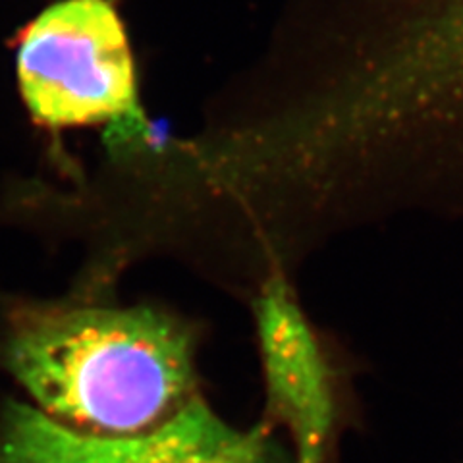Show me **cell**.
<instances>
[{
  "label": "cell",
  "mask_w": 463,
  "mask_h": 463,
  "mask_svg": "<svg viewBox=\"0 0 463 463\" xmlns=\"http://www.w3.org/2000/svg\"><path fill=\"white\" fill-rule=\"evenodd\" d=\"M197 335L153 306H47L18 313L6 365L39 411L97 437L165 425L197 392Z\"/></svg>",
  "instance_id": "cell-1"
},
{
  "label": "cell",
  "mask_w": 463,
  "mask_h": 463,
  "mask_svg": "<svg viewBox=\"0 0 463 463\" xmlns=\"http://www.w3.org/2000/svg\"><path fill=\"white\" fill-rule=\"evenodd\" d=\"M18 80L43 124H141L132 54L107 0H64L43 12L20 41Z\"/></svg>",
  "instance_id": "cell-2"
},
{
  "label": "cell",
  "mask_w": 463,
  "mask_h": 463,
  "mask_svg": "<svg viewBox=\"0 0 463 463\" xmlns=\"http://www.w3.org/2000/svg\"><path fill=\"white\" fill-rule=\"evenodd\" d=\"M0 463H294L270 423L238 429L197 396L161 427L132 437L68 429L37 408L12 405L0 429Z\"/></svg>",
  "instance_id": "cell-3"
},
{
  "label": "cell",
  "mask_w": 463,
  "mask_h": 463,
  "mask_svg": "<svg viewBox=\"0 0 463 463\" xmlns=\"http://www.w3.org/2000/svg\"><path fill=\"white\" fill-rule=\"evenodd\" d=\"M253 313L269 417L288 429L294 463H330L340 411L335 371L321 338L282 274L260 286Z\"/></svg>",
  "instance_id": "cell-4"
},
{
  "label": "cell",
  "mask_w": 463,
  "mask_h": 463,
  "mask_svg": "<svg viewBox=\"0 0 463 463\" xmlns=\"http://www.w3.org/2000/svg\"><path fill=\"white\" fill-rule=\"evenodd\" d=\"M386 124L463 114V0L405 39L379 80Z\"/></svg>",
  "instance_id": "cell-5"
}]
</instances>
